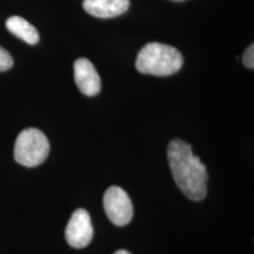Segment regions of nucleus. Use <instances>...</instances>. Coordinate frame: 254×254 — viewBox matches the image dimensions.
I'll return each instance as SVG.
<instances>
[{"mask_svg":"<svg viewBox=\"0 0 254 254\" xmlns=\"http://www.w3.org/2000/svg\"><path fill=\"white\" fill-rule=\"evenodd\" d=\"M174 1H183V0H174Z\"/></svg>","mask_w":254,"mask_h":254,"instance_id":"f8f14e48","label":"nucleus"},{"mask_svg":"<svg viewBox=\"0 0 254 254\" xmlns=\"http://www.w3.org/2000/svg\"><path fill=\"white\" fill-rule=\"evenodd\" d=\"M168 160L174 182L182 192L190 200H203L207 193L208 174L191 146L182 139H173L168 147Z\"/></svg>","mask_w":254,"mask_h":254,"instance_id":"f257e3e1","label":"nucleus"},{"mask_svg":"<svg viewBox=\"0 0 254 254\" xmlns=\"http://www.w3.org/2000/svg\"><path fill=\"white\" fill-rule=\"evenodd\" d=\"M183 65V56L173 46L150 43L137 55L138 72L157 76H167L178 72Z\"/></svg>","mask_w":254,"mask_h":254,"instance_id":"f03ea898","label":"nucleus"},{"mask_svg":"<svg viewBox=\"0 0 254 254\" xmlns=\"http://www.w3.org/2000/svg\"><path fill=\"white\" fill-rule=\"evenodd\" d=\"M243 64L246 67L250 68V69H254V44H252L246 49L245 53L243 55L242 58Z\"/></svg>","mask_w":254,"mask_h":254,"instance_id":"9d476101","label":"nucleus"},{"mask_svg":"<svg viewBox=\"0 0 254 254\" xmlns=\"http://www.w3.org/2000/svg\"><path fill=\"white\" fill-rule=\"evenodd\" d=\"M129 0H84L83 8L92 16L98 18H112L127 12Z\"/></svg>","mask_w":254,"mask_h":254,"instance_id":"0eeeda50","label":"nucleus"},{"mask_svg":"<svg viewBox=\"0 0 254 254\" xmlns=\"http://www.w3.org/2000/svg\"><path fill=\"white\" fill-rule=\"evenodd\" d=\"M13 65V60L7 50L0 46V72L10 69Z\"/></svg>","mask_w":254,"mask_h":254,"instance_id":"1a4fd4ad","label":"nucleus"},{"mask_svg":"<svg viewBox=\"0 0 254 254\" xmlns=\"http://www.w3.org/2000/svg\"><path fill=\"white\" fill-rule=\"evenodd\" d=\"M49 149L46 135L36 128H28L19 134L15 141L14 159L27 168L36 167L47 158Z\"/></svg>","mask_w":254,"mask_h":254,"instance_id":"7ed1b4c3","label":"nucleus"},{"mask_svg":"<svg viewBox=\"0 0 254 254\" xmlns=\"http://www.w3.org/2000/svg\"><path fill=\"white\" fill-rule=\"evenodd\" d=\"M114 254H129L128 252L127 251H125V250H121V251H118V252H116Z\"/></svg>","mask_w":254,"mask_h":254,"instance_id":"9b49d317","label":"nucleus"},{"mask_svg":"<svg viewBox=\"0 0 254 254\" xmlns=\"http://www.w3.org/2000/svg\"><path fill=\"white\" fill-rule=\"evenodd\" d=\"M74 81L83 94L95 96L101 91V79L94 65L87 59H78L73 64Z\"/></svg>","mask_w":254,"mask_h":254,"instance_id":"423d86ee","label":"nucleus"},{"mask_svg":"<svg viewBox=\"0 0 254 254\" xmlns=\"http://www.w3.org/2000/svg\"><path fill=\"white\" fill-rule=\"evenodd\" d=\"M104 207L109 220L117 225L125 226L133 218V205L127 192L117 186H112L104 195Z\"/></svg>","mask_w":254,"mask_h":254,"instance_id":"20e7f679","label":"nucleus"},{"mask_svg":"<svg viewBox=\"0 0 254 254\" xmlns=\"http://www.w3.org/2000/svg\"><path fill=\"white\" fill-rule=\"evenodd\" d=\"M6 27L9 32L18 37L29 45H36L40 40L39 32L26 19L20 16H11L6 21Z\"/></svg>","mask_w":254,"mask_h":254,"instance_id":"6e6552de","label":"nucleus"},{"mask_svg":"<svg viewBox=\"0 0 254 254\" xmlns=\"http://www.w3.org/2000/svg\"><path fill=\"white\" fill-rule=\"evenodd\" d=\"M92 236L93 228L89 213L85 209H76L65 230L68 244L75 249H82L91 243Z\"/></svg>","mask_w":254,"mask_h":254,"instance_id":"39448f33","label":"nucleus"}]
</instances>
